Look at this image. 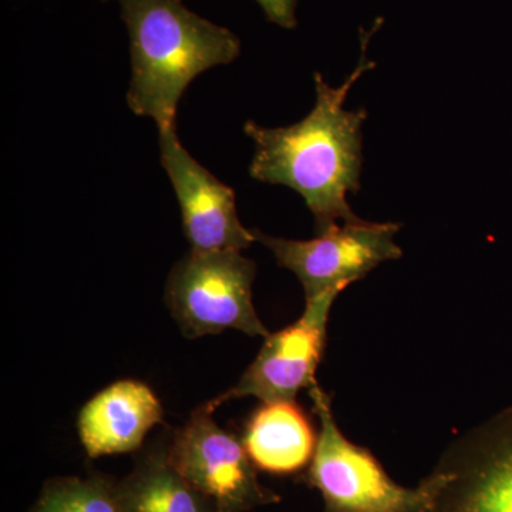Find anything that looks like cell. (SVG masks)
<instances>
[{
  "label": "cell",
  "instance_id": "cell-10",
  "mask_svg": "<svg viewBox=\"0 0 512 512\" xmlns=\"http://www.w3.org/2000/svg\"><path fill=\"white\" fill-rule=\"evenodd\" d=\"M163 420V406L146 383L120 380L84 404L77 420L89 457L130 453Z\"/></svg>",
  "mask_w": 512,
  "mask_h": 512
},
{
  "label": "cell",
  "instance_id": "cell-1",
  "mask_svg": "<svg viewBox=\"0 0 512 512\" xmlns=\"http://www.w3.org/2000/svg\"><path fill=\"white\" fill-rule=\"evenodd\" d=\"M370 33L362 36V56L342 86L332 87L315 73L316 101L311 113L289 127L268 128L254 121L244 131L255 143L249 175L259 183L285 185L298 192L315 218L316 235L359 220L348 202L362 184V127L366 110H345L353 84L376 66L366 59Z\"/></svg>",
  "mask_w": 512,
  "mask_h": 512
},
{
  "label": "cell",
  "instance_id": "cell-2",
  "mask_svg": "<svg viewBox=\"0 0 512 512\" xmlns=\"http://www.w3.org/2000/svg\"><path fill=\"white\" fill-rule=\"evenodd\" d=\"M130 36L127 104L158 130L175 128L178 104L195 77L234 62V32L185 8L183 0H119Z\"/></svg>",
  "mask_w": 512,
  "mask_h": 512
},
{
  "label": "cell",
  "instance_id": "cell-13",
  "mask_svg": "<svg viewBox=\"0 0 512 512\" xmlns=\"http://www.w3.org/2000/svg\"><path fill=\"white\" fill-rule=\"evenodd\" d=\"M30 512H126L117 484L100 477L47 481Z\"/></svg>",
  "mask_w": 512,
  "mask_h": 512
},
{
  "label": "cell",
  "instance_id": "cell-5",
  "mask_svg": "<svg viewBox=\"0 0 512 512\" xmlns=\"http://www.w3.org/2000/svg\"><path fill=\"white\" fill-rule=\"evenodd\" d=\"M399 231L400 224L362 218L335 225L308 241L271 237L252 229L256 241L274 254L278 265L298 276L305 301L332 289L345 291L376 266L402 258V248L394 241Z\"/></svg>",
  "mask_w": 512,
  "mask_h": 512
},
{
  "label": "cell",
  "instance_id": "cell-12",
  "mask_svg": "<svg viewBox=\"0 0 512 512\" xmlns=\"http://www.w3.org/2000/svg\"><path fill=\"white\" fill-rule=\"evenodd\" d=\"M117 490L126 512H218L174 467L168 447L148 454Z\"/></svg>",
  "mask_w": 512,
  "mask_h": 512
},
{
  "label": "cell",
  "instance_id": "cell-8",
  "mask_svg": "<svg viewBox=\"0 0 512 512\" xmlns=\"http://www.w3.org/2000/svg\"><path fill=\"white\" fill-rule=\"evenodd\" d=\"M160 133L161 164L173 184L187 241L194 251H239L256 241L238 218L235 191L202 167L175 128Z\"/></svg>",
  "mask_w": 512,
  "mask_h": 512
},
{
  "label": "cell",
  "instance_id": "cell-11",
  "mask_svg": "<svg viewBox=\"0 0 512 512\" xmlns=\"http://www.w3.org/2000/svg\"><path fill=\"white\" fill-rule=\"evenodd\" d=\"M318 436L295 400H275L252 414L242 443L258 470L286 476L312 463Z\"/></svg>",
  "mask_w": 512,
  "mask_h": 512
},
{
  "label": "cell",
  "instance_id": "cell-6",
  "mask_svg": "<svg viewBox=\"0 0 512 512\" xmlns=\"http://www.w3.org/2000/svg\"><path fill=\"white\" fill-rule=\"evenodd\" d=\"M212 413L204 404L175 431L168 446L171 463L218 512H247L272 503L276 497L259 484L244 443L222 430Z\"/></svg>",
  "mask_w": 512,
  "mask_h": 512
},
{
  "label": "cell",
  "instance_id": "cell-3",
  "mask_svg": "<svg viewBox=\"0 0 512 512\" xmlns=\"http://www.w3.org/2000/svg\"><path fill=\"white\" fill-rule=\"evenodd\" d=\"M320 430L309 481L322 495L325 512H433L451 474L440 470L417 488L387 476L370 451L346 439L336 424L328 393L309 387Z\"/></svg>",
  "mask_w": 512,
  "mask_h": 512
},
{
  "label": "cell",
  "instance_id": "cell-7",
  "mask_svg": "<svg viewBox=\"0 0 512 512\" xmlns=\"http://www.w3.org/2000/svg\"><path fill=\"white\" fill-rule=\"evenodd\" d=\"M342 292V289H332L306 299L301 318L279 332L269 333L239 382L205 403L208 409L215 412L229 400L242 397H256L262 402L295 400L302 389L313 386L328 339L330 311Z\"/></svg>",
  "mask_w": 512,
  "mask_h": 512
},
{
  "label": "cell",
  "instance_id": "cell-4",
  "mask_svg": "<svg viewBox=\"0 0 512 512\" xmlns=\"http://www.w3.org/2000/svg\"><path fill=\"white\" fill-rule=\"evenodd\" d=\"M256 265L239 251H194L174 265L165 303L187 338L239 330L269 335L252 303Z\"/></svg>",
  "mask_w": 512,
  "mask_h": 512
},
{
  "label": "cell",
  "instance_id": "cell-9",
  "mask_svg": "<svg viewBox=\"0 0 512 512\" xmlns=\"http://www.w3.org/2000/svg\"><path fill=\"white\" fill-rule=\"evenodd\" d=\"M461 467L447 470L450 512H512V407L464 434Z\"/></svg>",
  "mask_w": 512,
  "mask_h": 512
},
{
  "label": "cell",
  "instance_id": "cell-14",
  "mask_svg": "<svg viewBox=\"0 0 512 512\" xmlns=\"http://www.w3.org/2000/svg\"><path fill=\"white\" fill-rule=\"evenodd\" d=\"M264 10L269 22L284 29L296 28V5L298 0H256Z\"/></svg>",
  "mask_w": 512,
  "mask_h": 512
}]
</instances>
